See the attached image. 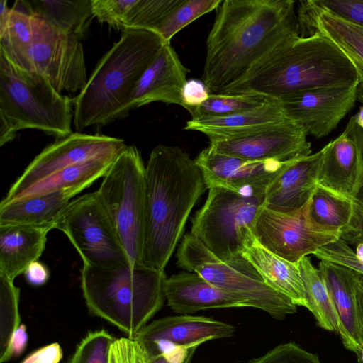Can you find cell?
<instances>
[{
	"label": "cell",
	"instance_id": "1",
	"mask_svg": "<svg viewBox=\"0 0 363 363\" xmlns=\"http://www.w3.org/2000/svg\"><path fill=\"white\" fill-rule=\"evenodd\" d=\"M292 0H224L206 40L202 81L222 94L289 40L299 35Z\"/></svg>",
	"mask_w": 363,
	"mask_h": 363
},
{
	"label": "cell",
	"instance_id": "2",
	"mask_svg": "<svg viewBox=\"0 0 363 363\" xmlns=\"http://www.w3.org/2000/svg\"><path fill=\"white\" fill-rule=\"evenodd\" d=\"M208 189L195 160L177 146L159 145L145 169V225L141 264L164 270L190 213Z\"/></svg>",
	"mask_w": 363,
	"mask_h": 363
},
{
	"label": "cell",
	"instance_id": "3",
	"mask_svg": "<svg viewBox=\"0 0 363 363\" xmlns=\"http://www.w3.org/2000/svg\"><path fill=\"white\" fill-rule=\"evenodd\" d=\"M359 82L358 72L345 52L328 38L314 33L284 43L222 94L277 101L306 91Z\"/></svg>",
	"mask_w": 363,
	"mask_h": 363
},
{
	"label": "cell",
	"instance_id": "4",
	"mask_svg": "<svg viewBox=\"0 0 363 363\" xmlns=\"http://www.w3.org/2000/svg\"><path fill=\"white\" fill-rule=\"evenodd\" d=\"M164 44L152 31H123L120 39L98 62L84 89L73 99L76 130L102 127L128 116L138 82Z\"/></svg>",
	"mask_w": 363,
	"mask_h": 363
},
{
	"label": "cell",
	"instance_id": "5",
	"mask_svg": "<svg viewBox=\"0 0 363 363\" xmlns=\"http://www.w3.org/2000/svg\"><path fill=\"white\" fill-rule=\"evenodd\" d=\"M164 270L143 264L113 269L83 265L81 289L89 312L133 339L162 308Z\"/></svg>",
	"mask_w": 363,
	"mask_h": 363
},
{
	"label": "cell",
	"instance_id": "6",
	"mask_svg": "<svg viewBox=\"0 0 363 363\" xmlns=\"http://www.w3.org/2000/svg\"><path fill=\"white\" fill-rule=\"evenodd\" d=\"M72 104L43 77L18 67L0 52L1 146L28 128L57 138L70 135Z\"/></svg>",
	"mask_w": 363,
	"mask_h": 363
},
{
	"label": "cell",
	"instance_id": "7",
	"mask_svg": "<svg viewBox=\"0 0 363 363\" xmlns=\"http://www.w3.org/2000/svg\"><path fill=\"white\" fill-rule=\"evenodd\" d=\"M177 264L195 272L211 284L245 300L248 307L283 320L295 313L297 306L268 285L242 255L223 262L191 233L184 235L177 252Z\"/></svg>",
	"mask_w": 363,
	"mask_h": 363
},
{
	"label": "cell",
	"instance_id": "8",
	"mask_svg": "<svg viewBox=\"0 0 363 363\" xmlns=\"http://www.w3.org/2000/svg\"><path fill=\"white\" fill-rule=\"evenodd\" d=\"M265 192L210 188L204 205L192 218L190 233L223 262L242 255L255 238L254 226Z\"/></svg>",
	"mask_w": 363,
	"mask_h": 363
},
{
	"label": "cell",
	"instance_id": "9",
	"mask_svg": "<svg viewBox=\"0 0 363 363\" xmlns=\"http://www.w3.org/2000/svg\"><path fill=\"white\" fill-rule=\"evenodd\" d=\"M145 169L138 150L127 145L96 191L133 267L141 264L143 249Z\"/></svg>",
	"mask_w": 363,
	"mask_h": 363
},
{
	"label": "cell",
	"instance_id": "10",
	"mask_svg": "<svg viewBox=\"0 0 363 363\" xmlns=\"http://www.w3.org/2000/svg\"><path fill=\"white\" fill-rule=\"evenodd\" d=\"M55 228L69 238L84 266L133 267L96 191L71 201Z\"/></svg>",
	"mask_w": 363,
	"mask_h": 363
},
{
	"label": "cell",
	"instance_id": "11",
	"mask_svg": "<svg viewBox=\"0 0 363 363\" xmlns=\"http://www.w3.org/2000/svg\"><path fill=\"white\" fill-rule=\"evenodd\" d=\"M30 66L31 72L43 77L60 94L81 91L88 80L81 40L37 17Z\"/></svg>",
	"mask_w": 363,
	"mask_h": 363
},
{
	"label": "cell",
	"instance_id": "12",
	"mask_svg": "<svg viewBox=\"0 0 363 363\" xmlns=\"http://www.w3.org/2000/svg\"><path fill=\"white\" fill-rule=\"evenodd\" d=\"M123 139L101 134L72 133L44 148L26 167L1 200H17L30 187L53 174L95 157L121 152Z\"/></svg>",
	"mask_w": 363,
	"mask_h": 363
},
{
	"label": "cell",
	"instance_id": "13",
	"mask_svg": "<svg viewBox=\"0 0 363 363\" xmlns=\"http://www.w3.org/2000/svg\"><path fill=\"white\" fill-rule=\"evenodd\" d=\"M307 205L296 214L279 213L263 206L254 226L256 240L277 256L298 263L339 238L340 233L324 232L312 225L307 216Z\"/></svg>",
	"mask_w": 363,
	"mask_h": 363
},
{
	"label": "cell",
	"instance_id": "14",
	"mask_svg": "<svg viewBox=\"0 0 363 363\" xmlns=\"http://www.w3.org/2000/svg\"><path fill=\"white\" fill-rule=\"evenodd\" d=\"M307 135L286 121L242 134L209 138L214 151L252 161L288 162L311 154Z\"/></svg>",
	"mask_w": 363,
	"mask_h": 363
},
{
	"label": "cell",
	"instance_id": "15",
	"mask_svg": "<svg viewBox=\"0 0 363 363\" xmlns=\"http://www.w3.org/2000/svg\"><path fill=\"white\" fill-rule=\"evenodd\" d=\"M358 84L306 91L277 100L286 118L308 135L330 134L353 108Z\"/></svg>",
	"mask_w": 363,
	"mask_h": 363
},
{
	"label": "cell",
	"instance_id": "16",
	"mask_svg": "<svg viewBox=\"0 0 363 363\" xmlns=\"http://www.w3.org/2000/svg\"><path fill=\"white\" fill-rule=\"evenodd\" d=\"M194 160L203 173L208 189L222 187L238 192L266 190L291 161L247 160L218 153L209 146Z\"/></svg>",
	"mask_w": 363,
	"mask_h": 363
},
{
	"label": "cell",
	"instance_id": "17",
	"mask_svg": "<svg viewBox=\"0 0 363 363\" xmlns=\"http://www.w3.org/2000/svg\"><path fill=\"white\" fill-rule=\"evenodd\" d=\"M322 149L291 160L267 186L264 206L286 214H296L310 201L318 186Z\"/></svg>",
	"mask_w": 363,
	"mask_h": 363
},
{
	"label": "cell",
	"instance_id": "18",
	"mask_svg": "<svg viewBox=\"0 0 363 363\" xmlns=\"http://www.w3.org/2000/svg\"><path fill=\"white\" fill-rule=\"evenodd\" d=\"M189 72L170 43H165L138 82L130 111L155 101L183 107L182 91Z\"/></svg>",
	"mask_w": 363,
	"mask_h": 363
},
{
	"label": "cell",
	"instance_id": "19",
	"mask_svg": "<svg viewBox=\"0 0 363 363\" xmlns=\"http://www.w3.org/2000/svg\"><path fill=\"white\" fill-rule=\"evenodd\" d=\"M235 328L205 316L182 315L160 318L147 324L133 339L138 343L167 342L183 347L233 336Z\"/></svg>",
	"mask_w": 363,
	"mask_h": 363
},
{
	"label": "cell",
	"instance_id": "20",
	"mask_svg": "<svg viewBox=\"0 0 363 363\" xmlns=\"http://www.w3.org/2000/svg\"><path fill=\"white\" fill-rule=\"evenodd\" d=\"M164 296L169 307L181 315L207 309L248 307L242 298L218 288L195 272L185 270L167 277Z\"/></svg>",
	"mask_w": 363,
	"mask_h": 363
},
{
	"label": "cell",
	"instance_id": "21",
	"mask_svg": "<svg viewBox=\"0 0 363 363\" xmlns=\"http://www.w3.org/2000/svg\"><path fill=\"white\" fill-rule=\"evenodd\" d=\"M320 270L334 303L344 346L358 354L363 347L359 320L357 289L360 274L349 268L321 260Z\"/></svg>",
	"mask_w": 363,
	"mask_h": 363
},
{
	"label": "cell",
	"instance_id": "22",
	"mask_svg": "<svg viewBox=\"0 0 363 363\" xmlns=\"http://www.w3.org/2000/svg\"><path fill=\"white\" fill-rule=\"evenodd\" d=\"M322 150L318 184L356 198L363 189V167L355 142L343 132Z\"/></svg>",
	"mask_w": 363,
	"mask_h": 363
},
{
	"label": "cell",
	"instance_id": "23",
	"mask_svg": "<svg viewBox=\"0 0 363 363\" xmlns=\"http://www.w3.org/2000/svg\"><path fill=\"white\" fill-rule=\"evenodd\" d=\"M299 35H323L334 42L350 58L363 81V27L314 8L300 1L297 9Z\"/></svg>",
	"mask_w": 363,
	"mask_h": 363
},
{
	"label": "cell",
	"instance_id": "24",
	"mask_svg": "<svg viewBox=\"0 0 363 363\" xmlns=\"http://www.w3.org/2000/svg\"><path fill=\"white\" fill-rule=\"evenodd\" d=\"M46 228L0 225V275L14 281L45 248Z\"/></svg>",
	"mask_w": 363,
	"mask_h": 363
},
{
	"label": "cell",
	"instance_id": "25",
	"mask_svg": "<svg viewBox=\"0 0 363 363\" xmlns=\"http://www.w3.org/2000/svg\"><path fill=\"white\" fill-rule=\"evenodd\" d=\"M74 196L71 191H57L9 202L1 201L0 225L55 229L57 220Z\"/></svg>",
	"mask_w": 363,
	"mask_h": 363
},
{
	"label": "cell",
	"instance_id": "26",
	"mask_svg": "<svg viewBox=\"0 0 363 363\" xmlns=\"http://www.w3.org/2000/svg\"><path fill=\"white\" fill-rule=\"evenodd\" d=\"M243 255L272 289L287 296L296 306L306 307L305 289L298 263L269 251L255 237L247 245Z\"/></svg>",
	"mask_w": 363,
	"mask_h": 363
},
{
	"label": "cell",
	"instance_id": "27",
	"mask_svg": "<svg viewBox=\"0 0 363 363\" xmlns=\"http://www.w3.org/2000/svg\"><path fill=\"white\" fill-rule=\"evenodd\" d=\"M289 121L276 100L256 109L225 116L191 118L185 130L201 132L211 138L242 134L269 125Z\"/></svg>",
	"mask_w": 363,
	"mask_h": 363
},
{
	"label": "cell",
	"instance_id": "28",
	"mask_svg": "<svg viewBox=\"0 0 363 363\" xmlns=\"http://www.w3.org/2000/svg\"><path fill=\"white\" fill-rule=\"evenodd\" d=\"M12 8L41 18L80 40L87 34L94 18L91 0H18Z\"/></svg>",
	"mask_w": 363,
	"mask_h": 363
},
{
	"label": "cell",
	"instance_id": "29",
	"mask_svg": "<svg viewBox=\"0 0 363 363\" xmlns=\"http://www.w3.org/2000/svg\"><path fill=\"white\" fill-rule=\"evenodd\" d=\"M119 153L95 157L65 168L32 186L18 199L57 191L77 195L104 177Z\"/></svg>",
	"mask_w": 363,
	"mask_h": 363
},
{
	"label": "cell",
	"instance_id": "30",
	"mask_svg": "<svg viewBox=\"0 0 363 363\" xmlns=\"http://www.w3.org/2000/svg\"><path fill=\"white\" fill-rule=\"evenodd\" d=\"M353 199L318 184L307 205V216L315 228L340 233L349 223Z\"/></svg>",
	"mask_w": 363,
	"mask_h": 363
},
{
	"label": "cell",
	"instance_id": "31",
	"mask_svg": "<svg viewBox=\"0 0 363 363\" xmlns=\"http://www.w3.org/2000/svg\"><path fill=\"white\" fill-rule=\"evenodd\" d=\"M298 265L305 289L306 308L313 313L320 328L339 333L338 315L320 270L307 256L303 257Z\"/></svg>",
	"mask_w": 363,
	"mask_h": 363
},
{
	"label": "cell",
	"instance_id": "32",
	"mask_svg": "<svg viewBox=\"0 0 363 363\" xmlns=\"http://www.w3.org/2000/svg\"><path fill=\"white\" fill-rule=\"evenodd\" d=\"M35 28V17L11 8L8 24L0 34V52L18 67L30 71V51Z\"/></svg>",
	"mask_w": 363,
	"mask_h": 363
},
{
	"label": "cell",
	"instance_id": "33",
	"mask_svg": "<svg viewBox=\"0 0 363 363\" xmlns=\"http://www.w3.org/2000/svg\"><path fill=\"white\" fill-rule=\"evenodd\" d=\"M20 289L14 281L0 275V362L9 361V350L15 330L21 324L18 305Z\"/></svg>",
	"mask_w": 363,
	"mask_h": 363
},
{
	"label": "cell",
	"instance_id": "34",
	"mask_svg": "<svg viewBox=\"0 0 363 363\" xmlns=\"http://www.w3.org/2000/svg\"><path fill=\"white\" fill-rule=\"evenodd\" d=\"M223 0H183L155 28L157 34L165 43L182 29L194 20L216 9Z\"/></svg>",
	"mask_w": 363,
	"mask_h": 363
},
{
	"label": "cell",
	"instance_id": "35",
	"mask_svg": "<svg viewBox=\"0 0 363 363\" xmlns=\"http://www.w3.org/2000/svg\"><path fill=\"white\" fill-rule=\"evenodd\" d=\"M273 101L257 95L211 94L190 113L191 118L225 116L259 108Z\"/></svg>",
	"mask_w": 363,
	"mask_h": 363
},
{
	"label": "cell",
	"instance_id": "36",
	"mask_svg": "<svg viewBox=\"0 0 363 363\" xmlns=\"http://www.w3.org/2000/svg\"><path fill=\"white\" fill-rule=\"evenodd\" d=\"M183 0H136L123 26L126 30L153 32L162 21Z\"/></svg>",
	"mask_w": 363,
	"mask_h": 363
},
{
	"label": "cell",
	"instance_id": "37",
	"mask_svg": "<svg viewBox=\"0 0 363 363\" xmlns=\"http://www.w3.org/2000/svg\"><path fill=\"white\" fill-rule=\"evenodd\" d=\"M115 340L104 329L89 332L67 363H108L110 348Z\"/></svg>",
	"mask_w": 363,
	"mask_h": 363
},
{
	"label": "cell",
	"instance_id": "38",
	"mask_svg": "<svg viewBox=\"0 0 363 363\" xmlns=\"http://www.w3.org/2000/svg\"><path fill=\"white\" fill-rule=\"evenodd\" d=\"M137 344V363H190L198 347L187 348L162 342Z\"/></svg>",
	"mask_w": 363,
	"mask_h": 363
},
{
	"label": "cell",
	"instance_id": "39",
	"mask_svg": "<svg viewBox=\"0 0 363 363\" xmlns=\"http://www.w3.org/2000/svg\"><path fill=\"white\" fill-rule=\"evenodd\" d=\"M313 255L318 259L352 269L363 276V260L346 242L337 238L318 249Z\"/></svg>",
	"mask_w": 363,
	"mask_h": 363
},
{
	"label": "cell",
	"instance_id": "40",
	"mask_svg": "<svg viewBox=\"0 0 363 363\" xmlns=\"http://www.w3.org/2000/svg\"><path fill=\"white\" fill-rule=\"evenodd\" d=\"M136 0H91L92 13L100 23L123 30L126 17Z\"/></svg>",
	"mask_w": 363,
	"mask_h": 363
},
{
	"label": "cell",
	"instance_id": "41",
	"mask_svg": "<svg viewBox=\"0 0 363 363\" xmlns=\"http://www.w3.org/2000/svg\"><path fill=\"white\" fill-rule=\"evenodd\" d=\"M248 363H321L317 354L307 352L295 342L279 345Z\"/></svg>",
	"mask_w": 363,
	"mask_h": 363
},
{
	"label": "cell",
	"instance_id": "42",
	"mask_svg": "<svg viewBox=\"0 0 363 363\" xmlns=\"http://www.w3.org/2000/svg\"><path fill=\"white\" fill-rule=\"evenodd\" d=\"M318 10L363 27V0H308Z\"/></svg>",
	"mask_w": 363,
	"mask_h": 363
},
{
	"label": "cell",
	"instance_id": "43",
	"mask_svg": "<svg viewBox=\"0 0 363 363\" xmlns=\"http://www.w3.org/2000/svg\"><path fill=\"white\" fill-rule=\"evenodd\" d=\"M339 238L347 245L363 243V193L353 199V212L347 225L340 232Z\"/></svg>",
	"mask_w": 363,
	"mask_h": 363
},
{
	"label": "cell",
	"instance_id": "44",
	"mask_svg": "<svg viewBox=\"0 0 363 363\" xmlns=\"http://www.w3.org/2000/svg\"><path fill=\"white\" fill-rule=\"evenodd\" d=\"M211 94L202 80L187 79L182 91L183 107L189 113L203 104Z\"/></svg>",
	"mask_w": 363,
	"mask_h": 363
},
{
	"label": "cell",
	"instance_id": "45",
	"mask_svg": "<svg viewBox=\"0 0 363 363\" xmlns=\"http://www.w3.org/2000/svg\"><path fill=\"white\" fill-rule=\"evenodd\" d=\"M137 342L129 337L116 339L112 343L108 363H137Z\"/></svg>",
	"mask_w": 363,
	"mask_h": 363
},
{
	"label": "cell",
	"instance_id": "46",
	"mask_svg": "<svg viewBox=\"0 0 363 363\" xmlns=\"http://www.w3.org/2000/svg\"><path fill=\"white\" fill-rule=\"evenodd\" d=\"M62 357L61 346L53 342L33 351L21 363H59Z\"/></svg>",
	"mask_w": 363,
	"mask_h": 363
},
{
	"label": "cell",
	"instance_id": "47",
	"mask_svg": "<svg viewBox=\"0 0 363 363\" xmlns=\"http://www.w3.org/2000/svg\"><path fill=\"white\" fill-rule=\"evenodd\" d=\"M23 274L26 281L30 285L35 286L45 284L50 277L48 268L45 264L38 260L30 264Z\"/></svg>",
	"mask_w": 363,
	"mask_h": 363
},
{
	"label": "cell",
	"instance_id": "48",
	"mask_svg": "<svg viewBox=\"0 0 363 363\" xmlns=\"http://www.w3.org/2000/svg\"><path fill=\"white\" fill-rule=\"evenodd\" d=\"M28 341V335L26 327L21 323L13 333L11 339L9 359V360L14 357L21 356L26 348Z\"/></svg>",
	"mask_w": 363,
	"mask_h": 363
},
{
	"label": "cell",
	"instance_id": "49",
	"mask_svg": "<svg viewBox=\"0 0 363 363\" xmlns=\"http://www.w3.org/2000/svg\"><path fill=\"white\" fill-rule=\"evenodd\" d=\"M344 133L348 135L357 144L359 150L363 167V129L356 123L354 116L350 118Z\"/></svg>",
	"mask_w": 363,
	"mask_h": 363
},
{
	"label": "cell",
	"instance_id": "50",
	"mask_svg": "<svg viewBox=\"0 0 363 363\" xmlns=\"http://www.w3.org/2000/svg\"><path fill=\"white\" fill-rule=\"evenodd\" d=\"M357 300L359 324L363 335V276L361 275L359 279L357 289Z\"/></svg>",
	"mask_w": 363,
	"mask_h": 363
},
{
	"label": "cell",
	"instance_id": "51",
	"mask_svg": "<svg viewBox=\"0 0 363 363\" xmlns=\"http://www.w3.org/2000/svg\"><path fill=\"white\" fill-rule=\"evenodd\" d=\"M11 8L8 6L6 0L0 1V34L5 30L11 14Z\"/></svg>",
	"mask_w": 363,
	"mask_h": 363
},
{
	"label": "cell",
	"instance_id": "52",
	"mask_svg": "<svg viewBox=\"0 0 363 363\" xmlns=\"http://www.w3.org/2000/svg\"><path fill=\"white\" fill-rule=\"evenodd\" d=\"M356 123L363 129V106H360L357 115L354 116Z\"/></svg>",
	"mask_w": 363,
	"mask_h": 363
},
{
	"label": "cell",
	"instance_id": "53",
	"mask_svg": "<svg viewBox=\"0 0 363 363\" xmlns=\"http://www.w3.org/2000/svg\"><path fill=\"white\" fill-rule=\"evenodd\" d=\"M357 99L363 103V81L358 84Z\"/></svg>",
	"mask_w": 363,
	"mask_h": 363
},
{
	"label": "cell",
	"instance_id": "54",
	"mask_svg": "<svg viewBox=\"0 0 363 363\" xmlns=\"http://www.w3.org/2000/svg\"><path fill=\"white\" fill-rule=\"evenodd\" d=\"M354 252L357 257L363 260V243L357 245Z\"/></svg>",
	"mask_w": 363,
	"mask_h": 363
},
{
	"label": "cell",
	"instance_id": "55",
	"mask_svg": "<svg viewBox=\"0 0 363 363\" xmlns=\"http://www.w3.org/2000/svg\"><path fill=\"white\" fill-rule=\"evenodd\" d=\"M357 355L358 361L363 363V347L359 351Z\"/></svg>",
	"mask_w": 363,
	"mask_h": 363
}]
</instances>
